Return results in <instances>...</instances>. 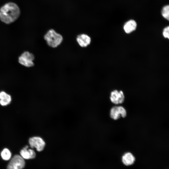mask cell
<instances>
[{"instance_id": "1", "label": "cell", "mask_w": 169, "mask_h": 169, "mask_svg": "<svg viewBox=\"0 0 169 169\" xmlns=\"http://www.w3.org/2000/svg\"><path fill=\"white\" fill-rule=\"evenodd\" d=\"M20 13V9L17 4L8 3L0 8V19L3 23L9 24L18 18Z\"/></svg>"}, {"instance_id": "2", "label": "cell", "mask_w": 169, "mask_h": 169, "mask_svg": "<svg viewBox=\"0 0 169 169\" xmlns=\"http://www.w3.org/2000/svg\"><path fill=\"white\" fill-rule=\"evenodd\" d=\"M44 38L47 44L53 48L58 47L63 41L62 35L53 29L49 30L44 35Z\"/></svg>"}, {"instance_id": "3", "label": "cell", "mask_w": 169, "mask_h": 169, "mask_svg": "<svg viewBox=\"0 0 169 169\" xmlns=\"http://www.w3.org/2000/svg\"><path fill=\"white\" fill-rule=\"evenodd\" d=\"M25 161L20 155H15L10 160L7 169H23L25 166Z\"/></svg>"}, {"instance_id": "4", "label": "cell", "mask_w": 169, "mask_h": 169, "mask_svg": "<svg viewBox=\"0 0 169 169\" xmlns=\"http://www.w3.org/2000/svg\"><path fill=\"white\" fill-rule=\"evenodd\" d=\"M29 144L32 148H35L37 151L40 152L43 151L45 146L44 141L39 136H33L29 139Z\"/></svg>"}, {"instance_id": "5", "label": "cell", "mask_w": 169, "mask_h": 169, "mask_svg": "<svg viewBox=\"0 0 169 169\" xmlns=\"http://www.w3.org/2000/svg\"><path fill=\"white\" fill-rule=\"evenodd\" d=\"M127 115L125 109L121 106H114L112 107L110 111V116L115 120L119 119L120 117H125Z\"/></svg>"}, {"instance_id": "6", "label": "cell", "mask_w": 169, "mask_h": 169, "mask_svg": "<svg viewBox=\"0 0 169 169\" xmlns=\"http://www.w3.org/2000/svg\"><path fill=\"white\" fill-rule=\"evenodd\" d=\"M34 59L33 55L28 52H23L19 57V63L27 67H31L34 65L33 60Z\"/></svg>"}, {"instance_id": "7", "label": "cell", "mask_w": 169, "mask_h": 169, "mask_svg": "<svg viewBox=\"0 0 169 169\" xmlns=\"http://www.w3.org/2000/svg\"><path fill=\"white\" fill-rule=\"evenodd\" d=\"M111 101L115 105L122 103L125 100V95L122 90H115L112 91L110 97Z\"/></svg>"}, {"instance_id": "8", "label": "cell", "mask_w": 169, "mask_h": 169, "mask_svg": "<svg viewBox=\"0 0 169 169\" xmlns=\"http://www.w3.org/2000/svg\"><path fill=\"white\" fill-rule=\"evenodd\" d=\"M76 41L79 45L82 47H86L91 42V38L88 35L81 34L78 35L76 38Z\"/></svg>"}, {"instance_id": "9", "label": "cell", "mask_w": 169, "mask_h": 169, "mask_svg": "<svg viewBox=\"0 0 169 169\" xmlns=\"http://www.w3.org/2000/svg\"><path fill=\"white\" fill-rule=\"evenodd\" d=\"M20 153V156L24 159H33L36 156L35 151L32 149L29 148L28 146H26L22 149Z\"/></svg>"}, {"instance_id": "10", "label": "cell", "mask_w": 169, "mask_h": 169, "mask_svg": "<svg viewBox=\"0 0 169 169\" xmlns=\"http://www.w3.org/2000/svg\"><path fill=\"white\" fill-rule=\"evenodd\" d=\"M135 158L131 152L125 153L122 157V161L124 165L126 166L131 165L134 164Z\"/></svg>"}, {"instance_id": "11", "label": "cell", "mask_w": 169, "mask_h": 169, "mask_svg": "<svg viewBox=\"0 0 169 169\" xmlns=\"http://www.w3.org/2000/svg\"><path fill=\"white\" fill-rule=\"evenodd\" d=\"M137 27L136 22L133 20H130L124 24V30L125 33L129 34L135 31Z\"/></svg>"}, {"instance_id": "12", "label": "cell", "mask_w": 169, "mask_h": 169, "mask_svg": "<svg viewBox=\"0 0 169 169\" xmlns=\"http://www.w3.org/2000/svg\"><path fill=\"white\" fill-rule=\"evenodd\" d=\"M11 101V96L4 91L0 92V104L2 106L9 104Z\"/></svg>"}, {"instance_id": "13", "label": "cell", "mask_w": 169, "mask_h": 169, "mask_svg": "<svg viewBox=\"0 0 169 169\" xmlns=\"http://www.w3.org/2000/svg\"><path fill=\"white\" fill-rule=\"evenodd\" d=\"M1 155L2 158L4 160L8 161L10 159L11 157V153L9 149L5 148L2 151Z\"/></svg>"}, {"instance_id": "14", "label": "cell", "mask_w": 169, "mask_h": 169, "mask_svg": "<svg viewBox=\"0 0 169 169\" xmlns=\"http://www.w3.org/2000/svg\"><path fill=\"white\" fill-rule=\"evenodd\" d=\"M161 14L163 17L168 20H169V6L168 5L165 6L163 7L161 11Z\"/></svg>"}, {"instance_id": "15", "label": "cell", "mask_w": 169, "mask_h": 169, "mask_svg": "<svg viewBox=\"0 0 169 169\" xmlns=\"http://www.w3.org/2000/svg\"><path fill=\"white\" fill-rule=\"evenodd\" d=\"M162 35L166 38H169V27L168 26L163 29L162 32Z\"/></svg>"}]
</instances>
